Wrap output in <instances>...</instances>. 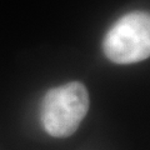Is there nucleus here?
Masks as SVG:
<instances>
[{
  "label": "nucleus",
  "mask_w": 150,
  "mask_h": 150,
  "mask_svg": "<svg viewBox=\"0 0 150 150\" xmlns=\"http://www.w3.org/2000/svg\"><path fill=\"white\" fill-rule=\"evenodd\" d=\"M89 110V94L80 81L49 89L40 105V121L54 138H68L78 130Z\"/></svg>",
  "instance_id": "obj_1"
},
{
  "label": "nucleus",
  "mask_w": 150,
  "mask_h": 150,
  "mask_svg": "<svg viewBox=\"0 0 150 150\" xmlns=\"http://www.w3.org/2000/svg\"><path fill=\"white\" fill-rule=\"evenodd\" d=\"M103 51L110 62L134 64L150 55V16L146 11H131L116 20L103 39Z\"/></svg>",
  "instance_id": "obj_2"
}]
</instances>
